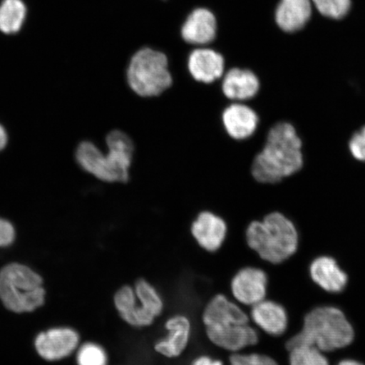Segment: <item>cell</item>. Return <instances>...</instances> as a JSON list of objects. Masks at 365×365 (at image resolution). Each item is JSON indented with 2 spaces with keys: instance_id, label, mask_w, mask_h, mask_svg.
<instances>
[{
  "instance_id": "cell-1",
  "label": "cell",
  "mask_w": 365,
  "mask_h": 365,
  "mask_svg": "<svg viewBox=\"0 0 365 365\" xmlns=\"http://www.w3.org/2000/svg\"><path fill=\"white\" fill-rule=\"evenodd\" d=\"M301 141L294 127L281 122L268 130L261 150L255 155L250 173L262 185H273L298 172L303 166Z\"/></svg>"
},
{
  "instance_id": "cell-2",
  "label": "cell",
  "mask_w": 365,
  "mask_h": 365,
  "mask_svg": "<svg viewBox=\"0 0 365 365\" xmlns=\"http://www.w3.org/2000/svg\"><path fill=\"white\" fill-rule=\"evenodd\" d=\"M107 152L91 141H82L76 149L80 167L99 181L107 184H126L130 179L135 144L125 130L113 129L105 136Z\"/></svg>"
},
{
  "instance_id": "cell-3",
  "label": "cell",
  "mask_w": 365,
  "mask_h": 365,
  "mask_svg": "<svg viewBox=\"0 0 365 365\" xmlns=\"http://www.w3.org/2000/svg\"><path fill=\"white\" fill-rule=\"evenodd\" d=\"M202 321L209 340L230 352L239 353L258 342L257 332L250 326L247 314L225 295L217 294L210 300Z\"/></svg>"
},
{
  "instance_id": "cell-4",
  "label": "cell",
  "mask_w": 365,
  "mask_h": 365,
  "mask_svg": "<svg viewBox=\"0 0 365 365\" xmlns=\"http://www.w3.org/2000/svg\"><path fill=\"white\" fill-rule=\"evenodd\" d=\"M245 238L259 257L279 264L293 255L298 248L299 235L294 223L280 212L267 214L262 221L250 223Z\"/></svg>"
},
{
  "instance_id": "cell-5",
  "label": "cell",
  "mask_w": 365,
  "mask_h": 365,
  "mask_svg": "<svg viewBox=\"0 0 365 365\" xmlns=\"http://www.w3.org/2000/svg\"><path fill=\"white\" fill-rule=\"evenodd\" d=\"M354 337L353 327L341 310L322 307L307 314L303 329L287 341V348L309 345L322 351H333L349 346Z\"/></svg>"
},
{
  "instance_id": "cell-6",
  "label": "cell",
  "mask_w": 365,
  "mask_h": 365,
  "mask_svg": "<svg viewBox=\"0 0 365 365\" xmlns=\"http://www.w3.org/2000/svg\"><path fill=\"white\" fill-rule=\"evenodd\" d=\"M128 86L143 98H158L173 85V76L165 53L150 48L136 51L125 71Z\"/></svg>"
},
{
  "instance_id": "cell-7",
  "label": "cell",
  "mask_w": 365,
  "mask_h": 365,
  "mask_svg": "<svg viewBox=\"0 0 365 365\" xmlns=\"http://www.w3.org/2000/svg\"><path fill=\"white\" fill-rule=\"evenodd\" d=\"M43 279L30 268L11 264L0 271V299L13 312H34L44 303Z\"/></svg>"
},
{
  "instance_id": "cell-8",
  "label": "cell",
  "mask_w": 365,
  "mask_h": 365,
  "mask_svg": "<svg viewBox=\"0 0 365 365\" xmlns=\"http://www.w3.org/2000/svg\"><path fill=\"white\" fill-rule=\"evenodd\" d=\"M223 129L232 140H247L259 128V117L257 110L245 103H230L221 115Z\"/></svg>"
},
{
  "instance_id": "cell-9",
  "label": "cell",
  "mask_w": 365,
  "mask_h": 365,
  "mask_svg": "<svg viewBox=\"0 0 365 365\" xmlns=\"http://www.w3.org/2000/svg\"><path fill=\"white\" fill-rule=\"evenodd\" d=\"M191 235L208 252H216L222 247L227 235L225 219L210 210L198 212L190 225Z\"/></svg>"
},
{
  "instance_id": "cell-10",
  "label": "cell",
  "mask_w": 365,
  "mask_h": 365,
  "mask_svg": "<svg viewBox=\"0 0 365 365\" xmlns=\"http://www.w3.org/2000/svg\"><path fill=\"white\" fill-rule=\"evenodd\" d=\"M225 67V57L212 48H195L187 59L189 75L200 84L211 85L221 81Z\"/></svg>"
},
{
  "instance_id": "cell-11",
  "label": "cell",
  "mask_w": 365,
  "mask_h": 365,
  "mask_svg": "<svg viewBox=\"0 0 365 365\" xmlns=\"http://www.w3.org/2000/svg\"><path fill=\"white\" fill-rule=\"evenodd\" d=\"M220 85L223 96L231 103H250L261 90V82L255 73L240 67L227 70Z\"/></svg>"
},
{
  "instance_id": "cell-12",
  "label": "cell",
  "mask_w": 365,
  "mask_h": 365,
  "mask_svg": "<svg viewBox=\"0 0 365 365\" xmlns=\"http://www.w3.org/2000/svg\"><path fill=\"white\" fill-rule=\"evenodd\" d=\"M267 276L261 269L245 267L237 272L231 282L232 294L240 303L254 307L264 299Z\"/></svg>"
},
{
  "instance_id": "cell-13",
  "label": "cell",
  "mask_w": 365,
  "mask_h": 365,
  "mask_svg": "<svg viewBox=\"0 0 365 365\" xmlns=\"http://www.w3.org/2000/svg\"><path fill=\"white\" fill-rule=\"evenodd\" d=\"M78 344V334L68 328H58L41 333L35 341L38 353L49 361L67 357Z\"/></svg>"
},
{
  "instance_id": "cell-14",
  "label": "cell",
  "mask_w": 365,
  "mask_h": 365,
  "mask_svg": "<svg viewBox=\"0 0 365 365\" xmlns=\"http://www.w3.org/2000/svg\"><path fill=\"white\" fill-rule=\"evenodd\" d=\"M182 38L187 43L207 45L217 36V20L207 9H196L187 18L181 31Z\"/></svg>"
},
{
  "instance_id": "cell-15",
  "label": "cell",
  "mask_w": 365,
  "mask_h": 365,
  "mask_svg": "<svg viewBox=\"0 0 365 365\" xmlns=\"http://www.w3.org/2000/svg\"><path fill=\"white\" fill-rule=\"evenodd\" d=\"M168 336L155 344L157 352L164 357L177 358L184 352L190 339L191 324L185 316H175L165 323Z\"/></svg>"
},
{
  "instance_id": "cell-16",
  "label": "cell",
  "mask_w": 365,
  "mask_h": 365,
  "mask_svg": "<svg viewBox=\"0 0 365 365\" xmlns=\"http://www.w3.org/2000/svg\"><path fill=\"white\" fill-rule=\"evenodd\" d=\"M310 276L314 282L330 293H340L348 284V276L334 259L318 257L310 264Z\"/></svg>"
},
{
  "instance_id": "cell-17",
  "label": "cell",
  "mask_w": 365,
  "mask_h": 365,
  "mask_svg": "<svg viewBox=\"0 0 365 365\" xmlns=\"http://www.w3.org/2000/svg\"><path fill=\"white\" fill-rule=\"evenodd\" d=\"M251 319L267 334L280 336L287 327V314L281 304L270 300H262L251 309Z\"/></svg>"
},
{
  "instance_id": "cell-18",
  "label": "cell",
  "mask_w": 365,
  "mask_h": 365,
  "mask_svg": "<svg viewBox=\"0 0 365 365\" xmlns=\"http://www.w3.org/2000/svg\"><path fill=\"white\" fill-rule=\"evenodd\" d=\"M114 304L121 318L131 327H147L154 322L155 319L145 312L137 299L133 287H121L114 296Z\"/></svg>"
},
{
  "instance_id": "cell-19",
  "label": "cell",
  "mask_w": 365,
  "mask_h": 365,
  "mask_svg": "<svg viewBox=\"0 0 365 365\" xmlns=\"http://www.w3.org/2000/svg\"><path fill=\"white\" fill-rule=\"evenodd\" d=\"M309 0H281L276 11L278 26L287 33L302 29L312 16Z\"/></svg>"
},
{
  "instance_id": "cell-20",
  "label": "cell",
  "mask_w": 365,
  "mask_h": 365,
  "mask_svg": "<svg viewBox=\"0 0 365 365\" xmlns=\"http://www.w3.org/2000/svg\"><path fill=\"white\" fill-rule=\"evenodd\" d=\"M27 9L23 0H2L0 3V31L13 35L24 25Z\"/></svg>"
},
{
  "instance_id": "cell-21",
  "label": "cell",
  "mask_w": 365,
  "mask_h": 365,
  "mask_svg": "<svg viewBox=\"0 0 365 365\" xmlns=\"http://www.w3.org/2000/svg\"><path fill=\"white\" fill-rule=\"evenodd\" d=\"M135 293L143 307L150 317L156 319L163 310V302L155 287L144 279L135 284Z\"/></svg>"
},
{
  "instance_id": "cell-22",
  "label": "cell",
  "mask_w": 365,
  "mask_h": 365,
  "mask_svg": "<svg viewBox=\"0 0 365 365\" xmlns=\"http://www.w3.org/2000/svg\"><path fill=\"white\" fill-rule=\"evenodd\" d=\"M289 351L290 365H329L327 359L317 346L299 345Z\"/></svg>"
},
{
  "instance_id": "cell-23",
  "label": "cell",
  "mask_w": 365,
  "mask_h": 365,
  "mask_svg": "<svg viewBox=\"0 0 365 365\" xmlns=\"http://www.w3.org/2000/svg\"><path fill=\"white\" fill-rule=\"evenodd\" d=\"M322 16L331 19H341L349 13L351 0H312Z\"/></svg>"
},
{
  "instance_id": "cell-24",
  "label": "cell",
  "mask_w": 365,
  "mask_h": 365,
  "mask_svg": "<svg viewBox=\"0 0 365 365\" xmlns=\"http://www.w3.org/2000/svg\"><path fill=\"white\" fill-rule=\"evenodd\" d=\"M78 365H107L108 356L102 346L98 344H85L77 354Z\"/></svg>"
},
{
  "instance_id": "cell-25",
  "label": "cell",
  "mask_w": 365,
  "mask_h": 365,
  "mask_svg": "<svg viewBox=\"0 0 365 365\" xmlns=\"http://www.w3.org/2000/svg\"><path fill=\"white\" fill-rule=\"evenodd\" d=\"M230 362V365H278L271 357L259 354L235 353L231 356Z\"/></svg>"
},
{
  "instance_id": "cell-26",
  "label": "cell",
  "mask_w": 365,
  "mask_h": 365,
  "mask_svg": "<svg viewBox=\"0 0 365 365\" xmlns=\"http://www.w3.org/2000/svg\"><path fill=\"white\" fill-rule=\"evenodd\" d=\"M349 150L354 158L365 162V126L353 135L349 143Z\"/></svg>"
},
{
  "instance_id": "cell-27",
  "label": "cell",
  "mask_w": 365,
  "mask_h": 365,
  "mask_svg": "<svg viewBox=\"0 0 365 365\" xmlns=\"http://www.w3.org/2000/svg\"><path fill=\"white\" fill-rule=\"evenodd\" d=\"M15 240V230L10 222L0 218V247L11 245Z\"/></svg>"
},
{
  "instance_id": "cell-28",
  "label": "cell",
  "mask_w": 365,
  "mask_h": 365,
  "mask_svg": "<svg viewBox=\"0 0 365 365\" xmlns=\"http://www.w3.org/2000/svg\"><path fill=\"white\" fill-rule=\"evenodd\" d=\"M191 365H223L221 360L213 359L208 356H200L195 359Z\"/></svg>"
},
{
  "instance_id": "cell-29",
  "label": "cell",
  "mask_w": 365,
  "mask_h": 365,
  "mask_svg": "<svg viewBox=\"0 0 365 365\" xmlns=\"http://www.w3.org/2000/svg\"><path fill=\"white\" fill-rule=\"evenodd\" d=\"M8 143V135L6 129L0 125V150L6 147Z\"/></svg>"
},
{
  "instance_id": "cell-30",
  "label": "cell",
  "mask_w": 365,
  "mask_h": 365,
  "mask_svg": "<svg viewBox=\"0 0 365 365\" xmlns=\"http://www.w3.org/2000/svg\"><path fill=\"white\" fill-rule=\"evenodd\" d=\"M337 365H364V364L359 361H356V360H354V359H345V360H342V361H341Z\"/></svg>"
}]
</instances>
